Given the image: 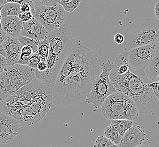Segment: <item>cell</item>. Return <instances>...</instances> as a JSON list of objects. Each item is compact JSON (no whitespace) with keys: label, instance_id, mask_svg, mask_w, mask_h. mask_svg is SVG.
<instances>
[{"label":"cell","instance_id":"cell-33","mask_svg":"<svg viewBox=\"0 0 159 147\" xmlns=\"http://www.w3.org/2000/svg\"><path fill=\"white\" fill-rule=\"evenodd\" d=\"M114 40L116 44L120 45L124 42L125 36L120 33H117L114 36Z\"/></svg>","mask_w":159,"mask_h":147},{"label":"cell","instance_id":"cell-21","mask_svg":"<svg viewBox=\"0 0 159 147\" xmlns=\"http://www.w3.org/2000/svg\"><path fill=\"white\" fill-rule=\"evenodd\" d=\"M49 50V42L48 39L40 41L38 47L37 53L40 56L41 61H46L48 58Z\"/></svg>","mask_w":159,"mask_h":147},{"label":"cell","instance_id":"cell-36","mask_svg":"<svg viewBox=\"0 0 159 147\" xmlns=\"http://www.w3.org/2000/svg\"><path fill=\"white\" fill-rule=\"evenodd\" d=\"M25 0H0V4L1 5H3L9 2H16V3H20L22 2Z\"/></svg>","mask_w":159,"mask_h":147},{"label":"cell","instance_id":"cell-39","mask_svg":"<svg viewBox=\"0 0 159 147\" xmlns=\"http://www.w3.org/2000/svg\"><path fill=\"white\" fill-rule=\"evenodd\" d=\"M0 55H2L6 57V53L5 51L3 48V46L2 45H0Z\"/></svg>","mask_w":159,"mask_h":147},{"label":"cell","instance_id":"cell-24","mask_svg":"<svg viewBox=\"0 0 159 147\" xmlns=\"http://www.w3.org/2000/svg\"><path fill=\"white\" fill-rule=\"evenodd\" d=\"M114 64L116 65V68L117 69L121 65H126L130 66L129 65V51L125 50L124 51L121 52L120 55L117 56L115 60Z\"/></svg>","mask_w":159,"mask_h":147},{"label":"cell","instance_id":"cell-29","mask_svg":"<svg viewBox=\"0 0 159 147\" xmlns=\"http://www.w3.org/2000/svg\"><path fill=\"white\" fill-rule=\"evenodd\" d=\"M19 19L21 20L22 22H28L30 20L32 19L34 17L31 11L29 12H20L19 15L18 16Z\"/></svg>","mask_w":159,"mask_h":147},{"label":"cell","instance_id":"cell-4","mask_svg":"<svg viewBox=\"0 0 159 147\" xmlns=\"http://www.w3.org/2000/svg\"><path fill=\"white\" fill-rule=\"evenodd\" d=\"M49 50L46 62L48 67L43 72L35 69V77L53 88L58 74L69 55L74 42L73 36L66 24L48 33Z\"/></svg>","mask_w":159,"mask_h":147},{"label":"cell","instance_id":"cell-37","mask_svg":"<svg viewBox=\"0 0 159 147\" xmlns=\"http://www.w3.org/2000/svg\"><path fill=\"white\" fill-rule=\"evenodd\" d=\"M154 11H155L156 19L159 20V1L156 3V5L155 6Z\"/></svg>","mask_w":159,"mask_h":147},{"label":"cell","instance_id":"cell-41","mask_svg":"<svg viewBox=\"0 0 159 147\" xmlns=\"http://www.w3.org/2000/svg\"><path fill=\"white\" fill-rule=\"evenodd\" d=\"M156 82H159V75H158L157 77H156Z\"/></svg>","mask_w":159,"mask_h":147},{"label":"cell","instance_id":"cell-17","mask_svg":"<svg viewBox=\"0 0 159 147\" xmlns=\"http://www.w3.org/2000/svg\"><path fill=\"white\" fill-rule=\"evenodd\" d=\"M111 125L117 130L119 134L122 138L126 131L133 125V121L129 119H113L111 120Z\"/></svg>","mask_w":159,"mask_h":147},{"label":"cell","instance_id":"cell-34","mask_svg":"<svg viewBox=\"0 0 159 147\" xmlns=\"http://www.w3.org/2000/svg\"><path fill=\"white\" fill-rule=\"evenodd\" d=\"M48 67L47 66V64L46 62V61H40L39 62L38 65H37V67H36V70L40 71V72H43L47 70Z\"/></svg>","mask_w":159,"mask_h":147},{"label":"cell","instance_id":"cell-27","mask_svg":"<svg viewBox=\"0 0 159 147\" xmlns=\"http://www.w3.org/2000/svg\"><path fill=\"white\" fill-rule=\"evenodd\" d=\"M36 6H51L59 3L60 0H30Z\"/></svg>","mask_w":159,"mask_h":147},{"label":"cell","instance_id":"cell-18","mask_svg":"<svg viewBox=\"0 0 159 147\" xmlns=\"http://www.w3.org/2000/svg\"><path fill=\"white\" fill-rule=\"evenodd\" d=\"M20 3L16 2H9L3 5L1 14L2 18L10 16H18L20 13Z\"/></svg>","mask_w":159,"mask_h":147},{"label":"cell","instance_id":"cell-12","mask_svg":"<svg viewBox=\"0 0 159 147\" xmlns=\"http://www.w3.org/2000/svg\"><path fill=\"white\" fill-rule=\"evenodd\" d=\"M144 130L143 126L133 125L126 131L118 147H147L143 144V142L146 140Z\"/></svg>","mask_w":159,"mask_h":147},{"label":"cell","instance_id":"cell-32","mask_svg":"<svg viewBox=\"0 0 159 147\" xmlns=\"http://www.w3.org/2000/svg\"><path fill=\"white\" fill-rule=\"evenodd\" d=\"M130 69V66L128 65H121L119 67L116 69V70L118 74H125L128 72V71Z\"/></svg>","mask_w":159,"mask_h":147},{"label":"cell","instance_id":"cell-14","mask_svg":"<svg viewBox=\"0 0 159 147\" xmlns=\"http://www.w3.org/2000/svg\"><path fill=\"white\" fill-rule=\"evenodd\" d=\"M6 53L7 67L16 64L19 60L22 46L18 38L9 36L1 44Z\"/></svg>","mask_w":159,"mask_h":147},{"label":"cell","instance_id":"cell-15","mask_svg":"<svg viewBox=\"0 0 159 147\" xmlns=\"http://www.w3.org/2000/svg\"><path fill=\"white\" fill-rule=\"evenodd\" d=\"M1 28L7 35L17 38L20 35L23 22L18 16H10L2 18Z\"/></svg>","mask_w":159,"mask_h":147},{"label":"cell","instance_id":"cell-22","mask_svg":"<svg viewBox=\"0 0 159 147\" xmlns=\"http://www.w3.org/2000/svg\"><path fill=\"white\" fill-rule=\"evenodd\" d=\"M82 0H60L59 3L67 13H72L79 7Z\"/></svg>","mask_w":159,"mask_h":147},{"label":"cell","instance_id":"cell-26","mask_svg":"<svg viewBox=\"0 0 159 147\" xmlns=\"http://www.w3.org/2000/svg\"><path fill=\"white\" fill-rule=\"evenodd\" d=\"M40 61H41V59L38 54V53L37 52L34 53L31 56V57L29 59L27 65L32 69H36L37 67V65H38L39 62Z\"/></svg>","mask_w":159,"mask_h":147},{"label":"cell","instance_id":"cell-28","mask_svg":"<svg viewBox=\"0 0 159 147\" xmlns=\"http://www.w3.org/2000/svg\"><path fill=\"white\" fill-rule=\"evenodd\" d=\"M33 2L30 0H25L20 3V12H29L31 11Z\"/></svg>","mask_w":159,"mask_h":147},{"label":"cell","instance_id":"cell-35","mask_svg":"<svg viewBox=\"0 0 159 147\" xmlns=\"http://www.w3.org/2000/svg\"><path fill=\"white\" fill-rule=\"evenodd\" d=\"M8 35L3 31L2 29H0V45H1L7 38Z\"/></svg>","mask_w":159,"mask_h":147},{"label":"cell","instance_id":"cell-25","mask_svg":"<svg viewBox=\"0 0 159 147\" xmlns=\"http://www.w3.org/2000/svg\"><path fill=\"white\" fill-rule=\"evenodd\" d=\"M93 146L94 147H118L117 145L113 144L108 138H107L104 135L98 136Z\"/></svg>","mask_w":159,"mask_h":147},{"label":"cell","instance_id":"cell-10","mask_svg":"<svg viewBox=\"0 0 159 147\" xmlns=\"http://www.w3.org/2000/svg\"><path fill=\"white\" fill-rule=\"evenodd\" d=\"M155 55L154 44L132 48L129 51L130 67L134 70H144Z\"/></svg>","mask_w":159,"mask_h":147},{"label":"cell","instance_id":"cell-2","mask_svg":"<svg viewBox=\"0 0 159 147\" xmlns=\"http://www.w3.org/2000/svg\"><path fill=\"white\" fill-rule=\"evenodd\" d=\"M53 92L46 83L35 78L0 104V112L28 126L42 121L53 106Z\"/></svg>","mask_w":159,"mask_h":147},{"label":"cell","instance_id":"cell-19","mask_svg":"<svg viewBox=\"0 0 159 147\" xmlns=\"http://www.w3.org/2000/svg\"><path fill=\"white\" fill-rule=\"evenodd\" d=\"M104 135L108 138L113 144L117 145V146L120 143L122 139L117 130L111 125L105 127L104 131Z\"/></svg>","mask_w":159,"mask_h":147},{"label":"cell","instance_id":"cell-30","mask_svg":"<svg viewBox=\"0 0 159 147\" xmlns=\"http://www.w3.org/2000/svg\"><path fill=\"white\" fill-rule=\"evenodd\" d=\"M149 86L152 88L155 95L156 96L157 99L159 100V82H151L149 84Z\"/></svg>","mask_w":159,"mask_h":147},{"label":"cell","instance_id":"cell-6","mask_svg":"<svg viewBox=\"0 0 159 147\" xmlns=\"http://www.w3.org/2000/svg\"><path fill=\"white\" fill-rule=\"evenodd\" d=\"M102 114L108 120L129 119L134 121L139 116L135 103L123 93L116 92L111 94L102 103Z\"/></svg>","mask_w":159,"mask_h":147},{"label":"cell","instance_id":"cell-16","mask_svg":"<svg viewBox=\"0 0 159 147\" xmlns=\"http://www.w3.org/2000/svg\"><path fill=\"white\" fill-rule=\"evenodd\" d=\"M144 71L147 77L151 82H156V77L159 75V56H154Z\"/></svg>","mask_w":159,"mask_h":147},{"label":"cell","instance_id":"cell-38","mask_svg":"<svg viewBox=\"0 0 159 147\" xmlns=\"http://www.w3.org/2000/svg\"><path fill=\"white\" fill-rule=\"evenodd\" d=\"M154 44L155 46V55L159 56V38L157 39Z\"/></svg>","mask_w":159,"mask_h":147},{"label":"cell","instance_id":"cell-7","mask_svg":"<svg viewBox=\"0 0 159 147\" xmlns=\"http://www.w3.org/2000/svg\"><path fill=\"white\" fill-rule=\"evenodd\" d=\"M102 73L93 80L91 91L86 96V102L92 104L93 106L98 109L102 106L108 96L117 92L113 84L109 79V74L112 69L116 68V65L108 60L102 65Z\"/></svg>","mask_w":159,"mask_h":147},{"label":"cell","instance_id":"cell-23","mask_svg":"<svg viewBox=\"0 0 159 147\" xmlns=\"http://www.w3.org/2000/svg\"><path fill=\"white\" fill-rule=\"evenodd\" d=\"M17 38L22 47L25 46V45L31 46L33 49V52L34 53L37 52L38 47L39 43L40 41L20 35L18 36Z\"/></svg>","mask_w":159,"mask_h":147},{"label":"cell","instance_id":"cell-1","mask_svg":"<svg viewBox=\"0 0 159 147\" xmlns=\"http://www.w3.org/2000/svg\"><path fill=\"white\" fill-rule=\"evenodd\" d=\"M99 66L97 55L89 48L81 45L72 49L52 88L58 104L68 105L86 97L100 74Z\"/></svg>","mask_w":159,"mask_h":147},{"label":"cell","instance_id":"cell-31","mask_svg":"<svg viewBox=\"0 0 159 147\" xmlns=\"http://www.w3.org/2000/svg\"><path fill=\"white\" fill-rule=\"evenodd\" d=\"M7 67V58L2 55H0V74Z\"/></svg>","mask_w":159,"mask_h":147},{"label":"cell","instance_id":"cell-20","mask_svg":"<svg viewBox=\"0 0 159 147\" xmlns=\"http://www.w3.org/2000/svg\"><path fill=\"white\" fill-rule=\"evenodd\" d=\"M33 53H34L33 49L31 46H29V45L23 46L21 49V53H20L19 60L17 61L16 64L27 65L29 59L31 57Z\"/></svg>","mask_w":159,"mask_h":147},{"label":"cell","instance_id":"cell-3","mask_svg":"<svg viewBox=\"0 0 159 147\" xmlns=\"http://www.w3.org/2000/svg\"><path fill=\"white\" fill-rule=\"evenodd\" d=\"M109 79L118 92L130 97L137 105L139 113L159 114V101L149 86L151 83L144 70H134L130 67L125 74H118L116 69L111 70Z\"/></svg>","mask_w":159,"mask_h":147},{"label":"cell","instance_id":"cell-40","mask_svg":"<svg viewBox=\"0 0 159 147\" xmlns=\"http://www.w3.org/2000/svg\"><path fill=\"white\" fill-rule=\"evenodd\" d=\"M2 7H3V5H2V6H1L0 7V29H2L1 28V19H2V16H1V10L2 9Z\"/></svg>","mask_w":159,"mask_h":147},{"label":"cell","instance_id":"cell-11","mask_svg":"<svg viewBox=\"0 0 159 147\" xmlns=\"http://www.w3.org/2000/svg\"><path fill=\"white\" fill-rule=\"evenodd\" d=\"M21 131L20 125L14 118L0 112V143L9 144Z\"/></svg>","mask_w":159,"mask_h":147},{"label":"cell","instance_id":"cell-5","mask_svg":"<svg viewBox=\"0 0 159 147\" xmlns=\"http://www.w3.org/2000/svg\"><path fill=\"white\" fill-rule=\"evenodd\" d=\"M159 38V20L143 18L134 20L125 32V50L155 44Z\"/></svg>","mask_w":159,"mask_h":147},{"label":"cell","instance_id":"cell-9","mask_svg":"<svg viewBox=\"0 0 159 147\" xmlns=\"http://www.w3.org/2000/svg\"><path fill=\"white\" fill-rule=\"evenodd\" d=\"M12 93L27 85L35 78V69L27 65L16 64L8 66Z\"/></svg>","mask_w":159,"mask_h":147},{"label":"cell","instance_id":"cell-13","mask_svg":"<svg viewBox=\"0 0 159 147\" xmlns=\"http://www.w3.org/2000/svg\"><path fill=\"white\" fill-rule=\"evenodd\" d=\"M48 33L44 26L33 17L28 22H23L20 35L42 41L48 39Z\"/></svg>","mask_w":159,"mask_h":147},{"label":"cell","instance_id":"cell-8","mask_svg":"<svg viewBox=\"0 0 159 147\" xmlns=\"http://www.w3.org/2000/svg\"><path fill=\"white\" fill-rule=\"evenodd\" d=\"M31 12L48 32L62 26L68 16V13L60 3L51 6H36L33 3Z\"/></svg>","mask_w":159,"mask_h":147}]
</instances>
